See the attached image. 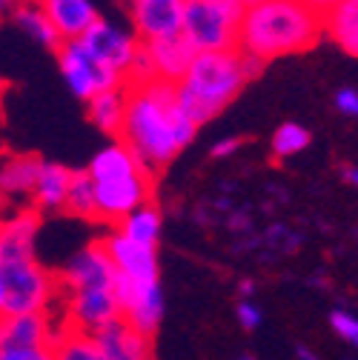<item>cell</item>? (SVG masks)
Masks as SVG:
<instances>
[{
	"mask_svg": "<svg viewBox=\"0 0 358 360\" xmlns=\"http://www.w3.org/2000/svg\"><path fill=\"white\" fill-rule=\"evenodd\" d=\"M238 292H241L244 297H249V295L255 292V281H241V283H238Z\"/></svg>",
	"mask_w": 358,
	"mask_h": 360,
	"instance_id": "35",
	"label": "cell"
},
{
	"mask_svg": "<svg viewBox=\"0 0 358 360\" xmlns=\"http://www.w3.org/2000/svg\"><path fill=\"white\" fill-rule=\"evenodd\" d=\"M295 354H298V360H319V357L312 354L307 346H295Z\"/></svg>",
	"mask_w": 358,
	"mask_h": 360,
	"instance_id": "36",
	"label": "cell"
},
{
	"mask_svg": "<svg viewBox=\"0 0 358 360\" xmlns=\"http://www.w3.org/2000/svg\"><path fill=\"white\" fill-rule=\"evenodd\" d=\"M118 272L106 255V249L98 243H89L78 255L69 257L63 272L58 275L63 292H83V289H112Z\"/></svg>",
	"mask_w": 358,
	"mask_h": 360,
	"instance_id": "10",
	"label": "cell"
},
{
	"mask_svg": "<svg viewBox=\"0 0 358 360\" xmlns=\"http://www.w3.org/2000/svg\"><path fill=\"white\" fill-rule=\"evenodd\" d=\"M238 360H252V357H247V354H244V357H238Z\"/></svg>",
	"mask_w": 358,
	"mask_h": 360,
	"instance_id": "39",
	"label": "cell"
},
{
	"mask_svg": "<svg viewBox=\"0 0 358 360\" xmlns=\"http://www.w3.org/2000/svg\"><path fill=\"white\" fill-rule=\"evenodd\" d=\"M95 346L109 357V360H155L152 354V338L141 335L135 326H129L123 318L112 321L109 326L89 335Z\"/></svg>",
	"mask_w": 358,
	"mask_h": 360,
	"instance_id": "14",
	"label": "cell"
},
{
	"mask_svg": "<svg viewBox=\"0 0 358 360\" xmlns=\"http://www.w3.org/2000/svg\"><path fill=\"white\" fill-rule=\"evenodd\" d=\"M86 172H89V177H92L95 184H104V180H123V177L141 174V172L152 174V172L135 158V152H132L126 143H121V141L104 146V149L92 158V163L86 166Z\"/></svg>",
	"mask_w": 358,
	"mask_h": 360,
	"instance_id": "19",
	"label": "cell"
},
{
	"mask_svg": "<svg viewBox=\"0 0 358 360\" xmlns=\"http://www.w3.org/2000/svg\"><path fill=\"white\" fill-rule=\"evenodd\" d=\"M344 180H347L350 186L358 189V166H347V169H344Z\"/></svg>",
	"mask_w": 358,
	"mask_h": 360,
	"instance_id": "34",
	"label": "cell"
},
{
	"mask_svg": "<svg viewBox=\"0 0 358 360\" xmlns=\"http://www.w3.org/2000/svg\"><path fill=\"white\" fill-rule=\"evenodd\" d=\"M49 349L55 354V360H109L89 335H80L75 329L66 326V321L52 326V338H49Z\"/></svg>",
	"mask_w": 358,
	"mask_h": 360,
	"instance_id": "23",
	"label": "cell"
},
{
	"mask_svg": "<svg viewBox=\"0 0 358 360\" xmlns=\"http://www.w3.org/2000/svg\"><path fill=\"white\" fill-rule=\"evenodd\" d=\"M247 0H184V40L195 55L238 49Z\"/></svg>",
	"mask_w": 358,
	"mask_h": 360,
	"instance_id": "4",
	"label": "cell"
},
{
	"mask_svg": "<svg viewBox=\"0 0 358 360\" xmlns=\"http://www.w3.org/2000/svg\"><path fill=\"white\" fill-rule=\"evenodd\" d=\"M123 321L129 326H135L141 335L152 338L163 321V292H161V283H149L144 286L141 297L135 300V306H132L126 314H123Z\"/></svg>",
	"mask_w": 358,
	"mask_h": 360,
	"instance_id": "25",
	"label": "cell"
},
{
	"mask_svg": "<svg viewBox=\"0 0 358 360\" xmlns=\"http://www.w3.org/2000/svg\"><path fill=\"white\" fill-rule=\"evenodd\" d=\"M89 120H92L104 134L121 138L123 120H126V86L112 89V92H101L89 101Z\"/></svg>",
	"mask_w": 358,
	"mask_h": 360,
	"instance_id": "24",
	"label": "cell"
},
{
	"mask_svg": "<svg viewBox=\"0 0 358 360\" xmlns=\"http://www.w3.org/2000/svg\"><path fill=\"white\" fill-rule=\"evenodd\" d=\"M241 149V138H223L212 146V158H230Z\"/></svg>",
	"mask_w": 358,
	"mask_h": 360,
	"instance_id": "33",
	"label": "cell"
},
{
	"mask_svg": "<svg viewBox=\"0 0 358 360\" xmlns=\"http://www.w3.org/2000/svg\"><path fill=\"white\" fill-rule=\"evenodd\" d=\"M335 109L341 115L358 117V92H355V89H341V92L335 95Z\"/></svg>",
	"mask_w": 358,
	"mask_h": 360,
	"instance_id": "32",
	"label": "cell"
},
{
	"mask_svg": "<svg viewBox=\"0 0 358 360\" xmlns=\"http://www.w3.org/2000/svg\"><path fill=\"white\" fill-rule=\"evenodd\" d=\"M118 318H121V309L112 289H83V292H69L66 297L63 321L69 329L80 335H95L98 329L109 326Z\"/></svg>",
	"mask_w": 358,
	"mask_h": 360,
	"instance_id": "11",
	"label": "cell"
},
{
	"mask_svg": "<svg viewBox=\"0 0 358 360\" xmlns=\"http://www.w3.org/2000/svg\"><path fill=\"white\" fill-rule=\"evenodd\" d=\"M43 12H47L52 29L58 32L61 43L83 40L89 34V29L101 20L98 6L92 0H47Z\"/></svg>",
	"mask_w": 358,
	"mask_h": 360,
	"instance_id": "15",
	"label": "cell"
},
{
	"mask_svg": "<svg viewBox=\"0 0 358 360\" xmlns=\"http://www.w3.org/2000/svg\"><path fill=\"white\" fill-rule=\"evenodd\" d=\"M0 95H4V83H0Z\"/></svg>",
	"mask_w": 358,
	"mask_h": 360,
	"instance_id": "40",
	"label": "cell"
},
{
	"mask_svg": "<svg viewBox=\"0 0 358 360\" xmlns=\"http://www.w3.org/2000/svg\"><path fill=\"white\" fill-rule=\"evenodd\" d=\"M0 360H55L49 346L40 349H0Z\"/></svg>",
	"mask_w": 358,
	"mask_h": 360,
	"instance_id": "30",
	"label": "cell"
},
{
	"mask_svg": "<svg viewBox=\"0 0 358 360\" xmlns=\"http://www.w3.org/2000/svg\"><path fill=\"white\" fill-rule=\"evenodd\" d=\"M15 6H18V4H4V0H0V18L9 15V12H15Z\"/></svg>",
	"mask_w": 358,
	"mask_h": 360,
	"instance_id": "38",
	"label": "cell"
},
{
	"mask_svg": "<svg viewBox=\"0 0 358 360\" xmlns=\"http://www.w3.org/2000/svg\"><path fill=\"white\" fill-rule=\"evenodd\" d=\"M83 46L92 52L98 60H104L109 69L123 75V77L129 75V69H132V63H135L138 52L144 49L141 40L135 37V32L121 29L112 20H104V18L92 29H89V34L83 37Z\"/></svg>",
	"mask_w": 358,
	"mask_h": 360,
	"instance_id": "9",
	"label": "cell"
},
{
	"mask_svg": "<svg viewBox=\"0 0 358 360\" xmlns=\"http://www.w3.org/2000/svg\"><path fill=\"white\" fill-rule=\"evenodd\" d=\"M309 146V131L301 123H284L273 134V155L276 158H292Z\"/></svg>",
	"mask_w": 358,
	"mask_h": 360,
	"instance_id": "28",
	"label": "cell"
},
{
	"mask_svg": "<svg viewBox=\"0 0 358 360\" xmlns=\"http://www.w3.org/2000/svg\"><path fill=\"white\" fill-rule=\"evenodd\" d=\"M149 195H152V174H147V172L123 177V180H104V184H95L98 220L121 223L129 212H135L138 206L149 203Z\"/></svg>",
	"mask_w": 358,
	"mask_h": 360,
	"instance_id": "8",
	"label": "cell"
},
{
	"mask_svg": "<svg viewBox=\"0 0 358 360\" xmlns=\"http://www.w3.org/2000/svg\"><path fill=\"white\" fill-rule=\"evenodd\" d=\"M195 131L198 126L178 106L172 83H126V120L121 143L135 152L149 172L166 166L184 146H190Z\"/></svg>",
	"mask_w": 358,
	"mask_h": 360,
	"instance_id": "1",
	"label": "cell"
},
{
	"mask_svg": "<svg viewBox=\"0 0 358 360\" xmlns=\"http://www.w3.org/2000/svg\"><path fill=\"white\" fill-rule=\"evenodd\" d=\"M66 212H72L75 217L98 220V209H95V180L89 177L86 169H78V172L72 174V186H69V198H66Z\"/></svg>",
	"mask_w": 358,
	"mask_h": 360,
	"instance_id": "27",
	"label": "cell"
},
{
	"mask_svg": "<svg viewBox=\"0 0 358 360\" xmlns=\"http://www.w3.org/2000/svg\"><path fill=\"white\" fill-rule=\"evenodd\" d=\"M235 314H238V323L247 329V332H252V329H258L261 326V309L252 303V300H241L238 303V309H235Z\"/></svg>",
	"mask_w": 358,
	"mask_h": 360,
	"instance_id": "31",
	"label": "cell"
},
{
	"mask_svg": "<svg viewBox=\"0 0 358 360\" xmlns=\"http://www.w3.org/2000/svg\"><path fill=\"white\" fill-rule=\"evenodd\" d=\"M55 321L49 314H4L0 318V349H40L49 346Z\"/></svg>",
	"mask_w": 358,
	"mask_h": 360,
	"instance_id": "17",
	"label": "cell"
},
{
	"mask_svg": "<svg viewBox=\"0 0 358 360\" xmlns=\"http://www.w3.org/2000/svg\"><path fill=\"white\" fill-rule=\"evenodd\" d=\"M72 174H75V169H66L61 163H47V160H43V169L37 174V184L32 189V209L37 214H43V212H66Z\"/></svg>",
	"mask_w": 358,
	"mask_h": 360,
	"instance_id": "18",
	"label": "cell"
},
{
	"mask_svg": "<svg viewBox=\"0 0 358 360\" xmlns=\"http://www.w3.org/2000/svg\"><path fill=\"white\" fill-rule=\"evenodd\" d=\"M101 246L106 249L115 272L121 278H129L135 283H158V252L155 249H147V246H138L126 240L118 229H112Z\"/></svg>",
	"mask_w": 358,
	"mask_h": 360,
	"instance_id": "12",
	"label": "cell"
},
{
	"mask_svg": "<svg viewBox=\"0 0 358 360\" xmlns=\"http://www.w3.org/2000/svg\"><path fill=\"white\" fill-rule=\"evenodd\" d=\"M0 281L6 289L4 314H49L58 292H63L58 275L43 269L35 257L0 263Z\"/></svg>",
	"mask_w": 358,
	"mask_h": 360,
	"instance_id": "5",
	"label": "cell"
},
{
	"mask_svg": "<svg viewBox=\"0 0 358 360\" xmlns=\"http://www.w3.org/2000/svg\"><path fill=\"white\" fill-rule=\"evenodd\" d=\"M37 232H40V214L32 206L6 212L4 223H0V263L32 260Z\"/></svg>",
	"mask_w": 358,
	"mask_h": 360,
	"instance_id": "13",
	"label": "cell"
},
{
	"mask_svg": "<svg viewBox=\"0 0 358 360\" xmlns=\"http://www.w3.org/2000/svg\"><path fill=\"white\" fill-rule=\"evenodd\" d=\"M58 63L66 86L72 95L80 101H92L101 92H112V89H123L126 77L109 69L104 60H98L92 52L83 46V40H69L58 46Z\"/></svg>",
	"mask_w": 358,
	"mask_h": 360,
	"instance_id": "6",
	"label": "cell"
},
{
	"mask_svg": "<svg viewBox=\"0 0 358 360\" xmlns=\"http://www.w3.org/2000/svg\"><path fill=\"white\" fill-rule=\"evenodd\" d=\"M6 311V289H4V281H0V318H4Z\"/></svg>",
	"mask_w": 358,
	"mask_h": 360,
	"instance_id": "37",
	"label": "cell"
},
{
	"mask_svg": "<svg viewBox=\"0 0 358 360\" xmlns=\"http://www.w3.org/2000/svg\"><path fill=\"white\" fill-rule=\"evenodd\" d=\"M161 229H163V214L155 203H144L138 206L135 212H129L121 223H118V232L138 243V246H147V249H155L158 240H161Z\"/></svg>",
	"mask_w": 358,
	"mask_h": 360,
	"instance_id": "22",
	"label": "cell"
},
{
	"mask_svg": "<svg viewBox=\"0 0 358 360\" xmlns=\"http://www.w3.org/2000/svg\"><path fill=\"white\" fill-rule=\"evenodd\" d=\"M12 18L18 20V26H20L35 43H40V46H47V49H55V52H58L61 37H58V32L52 29L47 12H43V4H23V6L18 4Z\"/></svg>",
	"mask_w": 358,
	"mask_h": 360,
	"instance_id": "26",
	"label": "cell"
},
{
	"mask_svg": "<svg viewBox=\"0 0 358 360\" xmlns=\"http://www.w3.org/2000/svg\"><path fill=\"white\" fill-rule=\"evenodd\" d=\"M321 4L301 0H252L247 4L238 52L261 63L309 49L321 37Z\"/></svg>",
	"mask_w": 358,
	"mask_h": 360,
	"instance_id": "2",
	"label": "cell"
},
{
	"mask_svg": "<svg viewBox=\"0 0 358 360\" xmlns=\"http://www.w3.org/2000/svg\"><path fill=\"white\" fill-rule=\"evenodd\" d=\"M144 52L152 63L155 80H163V83H172V86H178L184 80V75L190 72V66L195 60V49L184 40V34L147 43Z\"/></svg>",
	"mask_w": 358,
	"mask_h": 360,
	"instance_id": "16",
	"label": "cell"
},
{
	"mask_svg": "<svg viewBox=\"0 0 358 360\" xmlns=\"http://www.w3.org/2000/svg\"><path fill=\"white\" fill-rule=\"evenodd\" d=\"M321 26L344 52L358 58V0L321 4Z\"/></svg>",
	"mask_w": 358,
	"mask_h": 360,
	"instance_id": "20",
	"label": "cell"
},
{
	"mask_svg": "<svg viewBox=\"0 0 358 360\" xmlns=\"http://www.w3.org/2000/svg\"><path fill=\"white\" fill-rule=\"evenodd\" d=\"M43 160L37 155H9L0 163V195L6 200H18L23 195L32 198Z\"/></svg>",
	"mask_w": 358,
	"mask_h": 360,
	"instance_id": "21",
	"label": "cell"
},
{
	"mask_svg": "<svg viewBox=\"0 0 358 360\" xmlns=\"http://www.w3.org/2000/svg\"><path fill=\"white\" fill-rule=\"evenodd\" d=\"M126 12L141 46L175 37L184 29V0H135L126 4Z\"/></svg>",
	"mask_w": 358,
	"mask_h": 360,
	"instance_id": "7",
	"label": "cell"
},
{
	"mask_svg": "<svg viewBox=\"0 0 358 360\" xmlns=\"http://www.w3.org/2000/svg\"><path fill=\"white\" fill-rule=\"evenodd\" d=\"M247 83L241 52H206L195 55L190 72L175 86V98L181 112L195 123L212 120L223 106H227Z\"/></svg>",
	"mask_w": 358,
	"mask_h": 360,
	"instance_id": "3",
	"label": "cell"
},
{
	"mask_svg": "<svg viewBox=\"0 0 358 360\" xmlns=\"http://www.w3.org/2000/svg\"><path fill=\"white\" fill-rule=\"evenodd\" d=\"M330 326H333V332H335L344 343H350V346L358 349V318H355V314L335 309V311L330 314Z\"/></svg>",
	"mask_w": 358,
	"mask_h": 360,
	"instance_id": "29",
	"label": "cell"
},
{
	"mask_svg": "<svg viewBox=\"0 0 358 360\" xmlns=\"http://www.w3.org/2000/svg\"><path fill=\"white\" fill-rule=\"evenodd\" d=\"M0 223H4V217H0Z\"/></svg>",
	"mask_w": 358,
	"mask_h": 360,
	"instance_id": "41",
	"label": "cell"
}]
</instances>
